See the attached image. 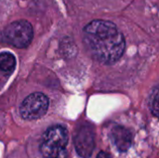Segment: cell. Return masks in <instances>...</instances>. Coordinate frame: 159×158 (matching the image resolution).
<instances>
[{
  "mask_svg": "<svg viewBox=\"0 0 159 158\" xmlns=\"http://www.w3.org/2000/svg\"><path fill=\"white\" fill-rule=\"evenodd\" d=\"M84 43L92 57L104 64L118 61L125 50V38L115 23L95 20L84 28Z\"/></svg>",
  "mask_w": 159,
  "mask_h": 158,
  "instance_id": "cell-1",
  "label": "cell"
},
{
  "mask_svg": "<svg viewBox=\"0 0 159 158\" xmlns=\"http://www.w3.org/2000/svg\"><path fill=\"white\" fill-rule=\"evenodd\" d=\"M151 111L154 115L159 117V91L154 96L151 102Z\"/></svg>",
  "mask_w": 159,
  "mask_h": 158,
  "instance_id": "cell-8",
  "label": "cell"
},
{
  "mask_svg": "<svg viewBox=\"0 0 159 158\" xmlns=\"http://www.w3.org/2000/svg\"><path fill=\"white\" fill-rule=\"evenodd\" d=\"M48 108V99L40 92L29 95L20 105V115L24 119L34 120L43 116Z\"/></svg>",
  "mask_w": 159,
  "mask_h": 158,
  "instance_id": "cell-4",
  "label": "cell"
},
{
  "mask_svg": "<svg viewBox=\"0 0 159 158\" xmlns=\"http://www.w3.org/2000/svg\"><path fill=\"white\" fill-rule=\"evenodd\" d=\"M131 133L124 127L116 126L112 130V139L120 152H127L131 146Z\"/></svg>",
  "mask_w": 159,
  "mask_h": 158,
  "instance_id": "cell-6",
  "label": "cell"
},
{
  "mask_svg": "<svg viewBox=\"0 0 159 158\" xmlns=\"http://www.w3.org/2000/svg\"><path fill=\"white\" fill-rule=\"evenodd\" d=\"M67 142L68 133L66 129L61 126H54L44 134L40 151L46 158H67L65 149Z\"/></svg>",
  "mask_w": 159,
  "mask_h": 158,
  "instance_id": "cell-2",
  "label": "cell"
},
{
  "mask_svg": "<svg viewBox=\"0 0 159 158\" xmlns=\"http://www.w3.org/2000/svg\"><path fill=\"white\" fill-rule=\"evenodd\" d=\"M97 158H112V157H111V156H110L109 154H107V153H105V152H101V153H99V154H98Z\"/></svg>",
  "mask_w": 159,
  "mask_h": 158,
  "instance_id": "cell-9",
  "label": "cell"
},
{
  "mask_svg": "<svg viewBox=\"0 0 159 158\" xmlns=\"http://www.w3.org/2000/svg\"><path fill=\"white\" fill-rule=\"evenodd\" d=\"M34 32L30 22L24 20L8 24L1 33L0 40L16 47H27L33 39Z\"/></svg>",
  "mask_w": 159,
  "mask_h": 158,
  "instance_id": "cell-3",
  "label": "cell"
},
{
  "mask_svg": "<svg viewBox=\"0 0 159 158\" xmlns=\"http://www.w3.org/2000/svg\"><path fill=\"white\" fill-rule=\"evenodd\" d=\"M16 64L15 57L8 52L0 54V70L4 72H12Z\"/></svg>",
  "mask_w": 159,
  "mask_h": 158,
  "instance_id": "cell-7",
  "label": "cell"
},
{
  "mask_svg": "<svg viewBox=\"0 0 159 158\" xmlns=\"http://www.w3.org/2000/svg\"><path fill=\"white\" fill-rule=\"evenodd\" d=\"M75 145L77 154L82 158H89L94 150V132L88 125L82 126L75 137Z\"/></svg>",
  "mask_w": 159,
  "mask_h": 158,
  "instance_id": "cell-5",
  "label": "cell"
}]
</instances>
